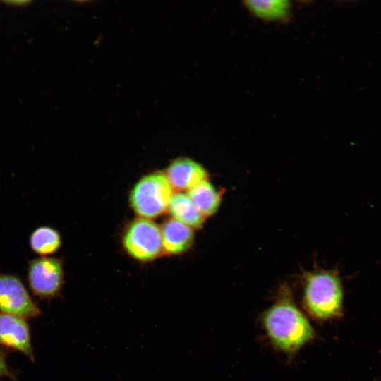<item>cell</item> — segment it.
I'll return each mask as SVG.
<instances>
[{
    "mask_svg": "<svg viewBox=\"0 0 381 381\" xmlns=\"http://www.w3.org/2000/svg\"><path fill=\"white\" fill-rule=\"evenodd\" d=\"M260 320L272 346L287 356L296 354L315 338L313 325L285 283L279 287L274 301L262 313Z\"/></svg>",
    "mask_w": 381,
    "mask_h": 381,
    "instance_id": "6da1fadb",
    "label": "cell"
},
{
    "mask_svg": "<svg viewBox=\"0 0 381 381\" xmlns=\"http://www.w3.org/2000/svg\"><path fill=\"white\" fill-rule=\"evenodd\" d=\"M301 282L302 307L310 318L326 322L343 317L344 289L339 270L316 267L303 271Z\"/></svg>",
    "mask_w": 381,
    "mask_h": 381,
    "instance_id": "7a4b0ae2",
    "label": "cell"
},
{
    "mask_svg": "<svg viewBox=\"0 0 381 381\" xmlns=\"http://www.w3.org/2000/svg\"><path fill=\"white\" fill-rule=\"evenodd\" d=\"M173 191L164 172H152L141 177L131 190L130 206L139 217L156 218L168 210Z\"/></svg>",
    "mask_w": 381,
    "mask_h": 381,
    "instance_id": "3957f363",
    "label": "cell"
},
{
    "mask_svg": "<svg viewBox=\"0 0 381 381\" xmlns=\"http://www.w3.org/2000/svg\"><path fill=\"white\" fill-rule=\"evenodd\" d=\"M26 282L32 295L40 301L61 297L64 284V260L39 257L27 261Z\"/></svg>",
    "mask_w": 381,
    "mask_h": 381,
    "instance_id": "277c9868",
    "label": "cell"
},
{
    "mask_svg": "<svg viewBox=\"0 0 381 381\" xmlns=\"http://www.w3.org/2000/svg\"><path fill=\"white\" fill-rule=\"evenodd\" d=\"M122 244L125 251L140 262H150L163 253L160 227L151 219L138 217L126 227Z\"/></svg>",
    "mask_w": 381,
    "mask_h": 381,
    "instance_id": "5b68a950",
    "label": "cell"
},
{
    "mask_svg": "<svg viewBox=\"0 0 381 381\" xmlns=\"http://www.w3.org/2000/svg\"><path fill=\"white\" fill-rule=\"evenodd\" d=\"M0 312L25 320L40 317L42 310L21 278L0 272Z\"/></svg>",
    "mask_w": 381,
    "mask_h": 381,
    "instance_id": "8992f818",
    "label": "cell"
},
{
    "mask_svg": "<svg viewBox=\"0 0 381 381\" xmlns=\"http://www.w3.org/2000/svg\"><path fill=\"white\" fill-rule=\"evenodd\" d=\"M0 347L19 352L35 362L30 327L25 319L0 313Z\"/></svg>",
    "mask_w": 381,
    "mask_h": 381,
    "instance_id": "52a82bcc",
    "label": "cell"
},
{
    "mask_svg": "<svg viewBox=\"0 0 381 381\" xmlns=\"http://www.w3.org/2000/svg\"><path fill=\"white\" fill-rule=\"evenodd\" d=\"M164 174L173 189L179 191H188L209 177L206 169L189 157L174 159L167 167Z\"/></svg>",
    "mask_w": 381,
    "mask_h": 381,
    "instance_id": "ba28073f",
    "label": "cell"
},
{
    "mask_svg": "<svg viewBox=\"0 0 381 381\" xmlns=\"http://www.w3.org/2000/svg\"><path fill=\"white\" fill-rule=\"evenodd\" d=\"M161 229L163 253L170 255L188 252L195 242L194 229L173 219L164 222Z\"/></svg>",
    "mask_w": 381,
    "mask_h": 381,
    "instance_id": "9c48e42d",
    "label": "cell"
},
{
    "mask_svg": "<svg viewBox=\"0 0 381 381\" xmlns=\"http://www.w3.org/2000/svg\"><path fill=\"white\" fill-rule=\"evenodd\" d=\"M200 212L207 219L219 210L223 192L209 180H204L186 193Z\"/></svg>",
    "mask_w": 381,
    "mask_h": 381,
    "instance_id": "30bf717a",
    "label": "cell"
},
{
    "mask_svg": "<svg viewBox=\"0 0 381 381\" xmlns=\"http://www.w3.org/2000/svg\"><path fill=\"white\" fill-rule=\"evenodd\" d=\"M168 211L171 218L193 229L202 228L206 219L186 193H174L171 198Z\"/></svg>",
    "mask_w": 381,
    "mask_h": 381,
    "instance_id": "8fae6325",
    "label": "cell"
},
{
    "mask_svg": "<svg viewBox=\"0 0 381 381\" xmlns=\"http://www.w3.org/2000/svg\"><path fill=\"white\" fill-rule=\"evenodd\" d=\"M61 245L62 238L60 232L50 226H39L29 236L30 250L40 257H50L59 251Z\"/></svg>",
    "mask_w": 381,
    "mask_h": 381,
    "instance_id": "7c38bea8",
    "label": "cell"
},
{
    "mask_svg": "<svg viewBox=\"0 0 381 381\" xmlns=\"http://www.w3.org/2000/svg\"><path fill=\"white\" fill-rule=\"evenodd\" d=\"M244 6L254 16L267 21H285L291 11L290 1L286 0H248Z\"/></svg>",
    "mask_w": 381,
    "mask_h": 381,
    "instance_id": "4fadbf2b",
    "label": "cell"
},
{
    "mask_svg": "<svg viewBox=\"0 0 381 381\" xmlns=\"http://www.w3.org/2000/svg\"><path fill=\"white\" fill-rule=\"evenodd\" d=\"M7 356V351L0 347V378L6 377L12 381H18L17 371L8 364Z\"/></svg>",
    "mask_w": 381,
    "mask_h": 381,
    "instance_id": "5bb4252c",
    "label": "cell"
}]
</instances>
